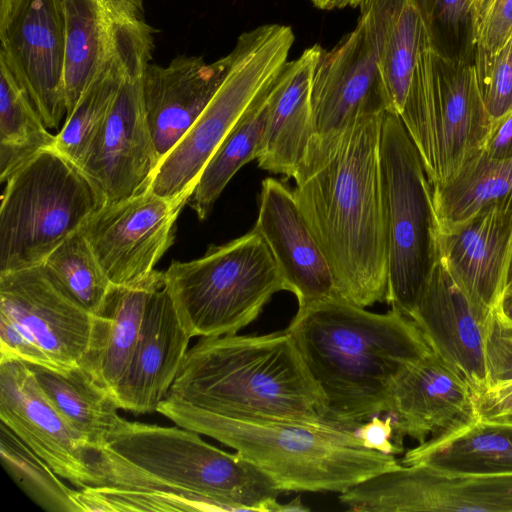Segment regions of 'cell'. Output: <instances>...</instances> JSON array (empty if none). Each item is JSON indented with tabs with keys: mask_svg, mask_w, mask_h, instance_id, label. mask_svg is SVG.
Wrapping results in <instances>:
<instances>
[{
	"mask_svg": "<svg viewBox=\"0 0 512 512\" xmlns=\"http://www.w3.org/2000/svg\"><path fill=\"white\" fill-rule=\"evenodd\" d=\"M385 113L361 118L311 150L294 178V197L331 268L336 294L364 308L386 302L387 294L380 166Z\"/></svg>",
	"mask_w": 512,
	"mask_h": 512,
	"instance_id": "1",
	"label": "cell"
},
{
	"mask_svg": "<svg viewBox=\"0 0 512 512\" xmlns=\"http://www.w3.org/2000/svg\"><path fill=\"white\" fill-rule=\"evenodd\" d=\"M286 329L324 397V421L352 430L387 414L396 377L431 351L397 309L373 313L338 295L298 309Z\"/></svg>",
	"mask_w": 512,
	"mask_h": 512,
	"instance_id": "2",
	"label": "cell"
},
{
	"mask_svg": "<svg viewBox=\"0 0 512 512\" xmlns=\"http://www.w3.org/2000/svg\"><path fill=\"white\" fill-rule=\"evenodd\" d=\"M238 418L325 422V400L287 329L200 337L164 399Z\"/></svg>",
	"mask_w": 512,
	"mask_h": 512,
	"instance_id": "3",
	"label": "cell"
},
{
	"mask_svg": "<svg viewBox=\"0 0 512 512\" xmlns=\"http://www.w3.org/2000/svg\"><path fill=\"white\" fill-rule=\"evenodd\" d=\"M200 435L177 425L125 419L103 444L88 450L94 486L189 495L222 511L280 512L281 492L267 475L238 452L219 449Z\"/></svg>",
	"mask_w": 512,
	"mask_h": 512,
	"instance_id": "4",
	"label": "cell"
},
{
	"mask_svg": "<svg viewBox=\"0 0 512 512\" xmlns=\"http://www.w3.org/2000/svg\"><path fill=\"white\" fill-rule=\"evenodd\" d=\"M157 412L233 448L281 493H342L401 466L394 455L365 448L354 430L327 422L230 417L165 400Z\"/></svg>",
	"mask_w": 512,
	"mask_h": 512,
	"instance_id": "5",
	"label": "cell"
},
{
	"mask_svg": "<svg viewBox=\"0 0 512 512\" xmlns=\"http://www.w3.org/2000/svg\"><path fill=\"white\" fill-rule=\"evenodd\" d=\"M165 283L191 337L237 334L286 285L263 237L252 229L197 259L172 261Z\"/></svg>",
	"mask_w": 512,
	"mask_h": 512,
	"instance_id": "6",
	"label": "cell"
},
{
	"mask_svg": "<svg viewBox=\"0 0 512 512\" xmlns=\"http://www.w3.org/2000/svg\"><path fill=\"white\" fill-rule=\"evenodd\" d=\"M294 43L291 27L265 24L242 33L229 55L217 92L177 144L164 156L149 187L184 206L198 179L229 131L276 79Z\"/></svg>",
	"mask_w": 512,
	"mask_h": 512,
	"instance_id": "7",
	"label": "cell"
},
{
	"mask_svg": "<svg viewBox=\"0 0 512 512\" xmlns=\"http://www.w3.org/2000/svg\"><path fill=\"white\" fill-rule=\"evenodd\" d=\"M101 206L81 169L54 147L6 181L0 208V273L44 262Z\"/></svg>",
	"mask_w": 512,
	"mask_h": 512,
	"instance_id": "8",
	"label": "cell"
},
{
	"mask_svg": "<svg viewBox=\"0 0 512 512\" xmlns=\"http://www.w3.org/2000/svg\"><path fill=\"white\" fill-rule=\"evenodd\" d=\"M386 251V302L409 317L439 261L432 186L399 115L386 112L380 140Z\"/></svg>",
	"mask_w": 512,
	"mask_h": 512,
	"instance_id": "9",
	"label": "cell"
},
{
	"mask_svg": "<svg viewBox=\"0 0 512 512\" xmlns=\"http://www.w3.org/2000/svg\"><path fill=\"white\" fill-rule=\"evenodd\" d=\"M66 116L107 68L143 75L151 64L153 28L142 0H62Z\"/></svg>",
	"mask_w": 512,
	"mask_h": 512,
	"instance_id": "10",
	"label": "cell"
},
{
	"mask_svg": "<svg viewBox=\"0 0 512 512\" xmlns=\"http://www.w3.org/2000/svg\"><path fill=\"white\" fill-rule=\"evenodd\" d=\"M360 7L355 28L332 50L323 51L316 67L311 89L313 140L309 152L361 118L391 112L378 69L372 8L369 1Z\"/></svg>",
	"mask_w": 512,
	"mask_h": 512,
	"instance_id": "11",
	"label": "cell"
},
{
	"mask_svg": "<svg viewBox=\"0 0 512 512\" xmlns=\"http://www.w3.org/2000/svg\"><path fill=\"white\" fill-rule=\"evenodd\" d=\"M351 511L512 512V476H452L401 465L340 493Z\"/></svg>",
	"mask_w": 512,
	"mask_h": 512,
	"instance_id": "12",
	"label": "cell"
},
{
	"mask_svg": "<svg viewBox=\"0 0 512 512\" xmlns=\"http://www.w3.org/2000/svg\"><path fill=\"white\" fill-rule=\"evenodd\" d=\"M183 206L147 187L127 199L100 206L81 233L113 285L141 280L170 248Z\"/></svg>",
	"mask_w": 512,
	"mask_h": 512,
	"instance_id": "13",
	"label": "cell"
},
{
	"mask_svg": "<svg viewBox=\"0 0 512 512\" xmlns=\"http://www.w3.org/2000/svg\"><path fill=\"white\" fill-rule=\"evenodd\" d=\"M0 40V59L27 92L45 125L58 128L66 114L62 0H12L0 18Z\"/></svg>",
	"mask_w": 512,
	"mask_h": 512,
	"instance_id": "14",
	"label": "cell"
},
{
	"mask_svg": "<svg viewBox=\"0 0 512 512\" xmlns=\"http://www.w3.org/2000/svg\"><path fill=\"white\" fill-rule=\"evenodd\" d=\"M142 76L122 79L103 126L78 166L101 206L149 187L159 164L144 108Z\"/></svg>",
	"mask_w": 512,
	"mask_h": 512,
	"instance_id": "15",
	"label": "cell"
},
{
	"mask_svg": "<svg viewBox=\"0 0 512 512\" xmlns=\"http://www.w3.org/2000/svg\"><path fill=\"white\" fill-rule=\"evenodd\" d=\"M0 315L42 350L56 368L79 366L93 315L75 302L43 264L0 273Z\"/></svg>",
	"mask_w": 512,
	"mask_h": 512,
	"instance_id": "16",
	"label": "cell"
},
{
	"mask_svg": "<svg viewBox=\"0 0 512 512\" xmlns=\"http://www.w3.org/2000/svg\"><path fill=\"white\" fill-rule=\"evenodd\" d=\"M0 419L61 478L94 486L88 444L49 402L28 363L0 359Z\"/></svg>",
	"mask_w": 512,
	"mask_h": 512,
	"instance_id": "17",
	"label": "cell"
},
{
	"mask_svg": "<svg viewBox=\"0 0 512 512\" xmlns=\"http://www.w3.org/2000/svg\"><path fill=\"white\" fill-rule=\"evenodd\" d=\"M491 312L470 300L439 258L409 318L431 350L479 392L489 386L484 344Z\"/></svg>",
	"mask_w": 512,
	"mask_h": 512,
	"instance_id": "18",
	"label": "cell"
},
{
	"mask_svg": "<svg viewBox=\"0 0 512 512\" xmlns=\"http://www.w3.org/2000/svg\"><path fill=\"white\" fill-rule=\"evenodd\" d=\"M387 414L401 448L405 437L420 444L478 417L471 386L432 350L396 377Z\"/></svg>",
	"mask_w": 512,
	"mask_h": 512,
	"instance_id": "19",
	"label": "cell"
},
{
	"mask_svg": "<svg viewBox=\"0 0 512 512\" xmlns=\"http://www.w3.org/2000/svg\"><path fill=\"white\" fill-rule=\"evenodd\" d=\"M493 125L474 64L437 50L431 114L436 180L432 187L444 183L483 150Z\"/></svg>",
	"mask_w": 512,
	"mask_h": 512,
	"instance_id": "20",
	"label": "cell"
},
{
	"mask_svg": "<svg viewBox=\"0 0 512 512\" xmlns=\"http://www.w3.org/2000/svg\"><path fill=\"white\" fill-rule=\"evenodd\" d=\"M265 240L298 309L336 294L331 268L310 232L294 193L283 182L262 181L253 228Z\"/></svg>",
	"mask_w": 512,
	"mask_h": 512,
	"instance_id": "21",
	"label": "cell"
},
{
	"mask_svg": "<svg viewBox=\"0 0 512 512\" xmlns=\"http://www.w3.org/2000/svg\"><path fill=\"white\" fill-rule=\"evenodd\" d=\"M440 260L470 300L485 312L497 305L512 256V210L488 207L439 227Z\"/></svg>",
	"mask_w": 512,
	"mask_h": 512,
	"instance_id": "22",
	"label": "cell"
},
{
	"mask_svg": "<svg viewBox=\"0 0 512 512\" xmlns=\"http://www.w3.org/2000/svg\"><path fill=\"white\" fill-rule=\"evenodd\" d=\"M191 335L164 283L152 294L126 374L115 399L125 411H157L188 351Z\"/></svg>",
	"mask_w": 512,
	"mask_h": 512,
	"instance_id": "23",
	"label": "cell"
},
{
	"mask_svg": "<svg viewBox=\"0 0 512 512\" xmlns=\"http://www.w3.org/2000/svg\"><path fill=\"white\" fill-rule=\"evenodd\" d=\"M228 65L229 55L213 63H206L201 56L178 55L166 66L150 64L146 68L142 96L159 162L207 107Z\"/></svg>",
	"mask_w": 512,
	"mask_h": 512,
	"instance_id": "24",
	"label": "cell"
},
{
	"mask_svg": "<svg viewBox=\"0 0 512 512\" xmlns=\"http://www.w3.org/2000/svg\"><path fill=\"white\" fill-rule=\"evenodd\" d=\"M323 49L315 44L287 61L273 82L256 160L263 170L295 178L313 140L311 89Z\"/></svg>",
	"mask_w": 512,
	"mask_h": 512,
	"instance_id": "25",
	"label": "cell"
},
{
	"mask_svg": "<svg viewBox=\"0 0 512 512\" xmlns=\"http://www.w3.org/2000/svg\"><path fill=\"white\" fill-rule=\"evenodd\" d=\"M165 281L164 271L125 285H111L93 322L79 366L115 398L136 346L147 305Z\"/></svg>",
	"mask_w": 512,
	"mask_h": 512,
	"instance_id": "26",
	"label": "cell"
},
{
	"mask_svg": "<svg viewBox=\"0 0 512 512\" xmlns=\"http://www.w3.org/2000/svg\"><path fill=\"white\" fill-rule=\"evenodd\" d=\"M401 464L452 476H512V419L476 417L408 450Z\"/></svg>",
	"mask_w": 512,
	"mask_h": 512,
	"instance_id": "27",
	"label": "cell"
},
{
	"mask_svg": "<svg viewBox=\"0 0 512 512\" xmlns=\"http://www.w3.org/2000/svg\"><path fill=\"white\" fill-rule=\"evenodd\" d=\"M375 21L378 69L391 112L404 107L428 22L420 0H368Z\"/></svg>",
	"mask_w": 512,
	"mask_h": 512,
	"instance_id": "28",
	"label": "cell"
},
{
	"mask_svg": "<svg viewBox=\"0 0 512 512\" xmlns=\"http://www.w3.org/2000/svg\"><path fill=\"white\" fill-rule=\"evenodd\" d=\"M42 392L89 448L103 444L125 420L114 396L80 366L64 371L29 364Z\"/></svg>",
	"mask_w": 512,
	"mask_h": 512,
	"instance_id": "29",
	"label": "cell"
},
{
	"mask_svg": "<svg viewBox=\"0 0 512 512\" xmlns=\"http://www.w3.org/2000/svg\"><path fill=\"white\" fill-rule=\"evenodd\" d=\"M432 192L439 227L488 207L512 210V157L496 159L481 151Z\"/></svg>",
	"mask_w": 512,
	"mask_h": 512,
	"instance_id": "30",
	"label": "cell"
},
{
	"mask_svg": "<svg viewBox=\"0 0 512 512\" xmlns=\"http://www.w3.org/2000/svg\"><path fill=\"white\" fill-rule=\"evenodd\" d=\"M272 84L246 109L204 167L190 198L191 207L200 220L209 216L216 200L236 172L256 159L266 124Z\"/></svg>",
	"mask_w": 512,
	"mask_h": 512,
	"instance_id": "31",
	"label": "cell"
},
{
	"mask_svg": "<svg viewBox=\"0 0 512 512\" xmlns=\"http://www.w3.org/2000/svg\"><path fill=\"white\" fill-rule=\"evenodd\" d=\"M29 95L0 59V180L5 181L40 151L54 146Z\"/></svg>",
	"mask_w": 512,
	"mask_h": 512,
	"instance_id": "32",
	"label": "cell"
},
{
	"mask_svg": "<svg viewBox=\"0 0 512 512\" xmlns=\"http://www.w3.org/2000/svg\"><path fill=\"white\" fill-rule=\"evenodd\" d=\"M0 459L18 487L48 512H83L78 490L69 488L59 475L4 423L0 424Z\"/></svg>",
	"mask_w": 512,
	"mask_h": 512,
	"instance_id": "33",
	"label": "cell"
},
{
	"mask_svg": "<svg viewBox=\"0 0 512 512\" xmlns=\"http://www.w3.org/2000/svg\"><path fill=\"white\" fill-rule=\"evenodd\" d=\"M41 264L75 302L92 315L98 312L112 284L80 230Z\"/></svg>",
	"mask_w": 512,
	"mask_h": 512,
	"instance_id": "34",
	"label": "cell"
},
{
	"mask_svg": "<svg viewBox=\"0 0 512 512\" xmlns=\"http://www.w3.org/2000/svg\"><path fill=\"white\" fill-rule=\"evenodd\" d=\"M125 76L128 74L118 68L103 70L66 116L62 129L55 135L53 147L77 166L103 126Z\"/></svg>",
	"mask_w": 512,
	"mask_h": 512,
	"instance_id": "35",
	"label": "cell"
},
{
	"mask_svg": "<svg viewBox=\"0 0 512 512\" xmlns=\"http://www.w3.org/2000/svg\"><path fill=\"white\" fill-rule=\"evenodd\" d=\"M78 500L83 512L222 511L217 505L207 500L189 495L112 486H90L79 489Z\"/></svg>",
	"mask_w": 512,
	"mask_h": 512,
	"instance_id": "36",
	"label": "cell"
},
{
	"mask_svg": "<svg viewBox=\"0 0 512 512\" xmlns=\"http://www.w3.org/2000/svg\"><path fill=\"white\" fill-rule=\"evenodd\" d=\"M437 50L444 56L471 61V0H420Z\"/></svg>",
	"mask_w": 512,
	"mask_h": 512,
	"instance_id": "37",
	"label": "cell"
},
{
	"mask_svg": "<svg viewBox=\"0 0 512 512\" xmlns=\"http://www.w3.org/2000/svg\"><path fill=\"white\" fill-rule=\"evenodd\" d=\"M512 37V0H489L473 26L472 62L481 76Z\"/></svg>",
	"mask_w": 512,
	"mask_h": 512,
	"instance_id": "38",
	"label": "cell"
},
{
	"mask_svg": "<svg viewBox=\"0 0 512 512\" xmlns=\"http://www.w3.org/2000/svg\"><path fill=\"white\" fill-rule=\"evenodd\" d=\"M477 80L486 110L495 122L512 109V37Z\"/></svg>",
	"mask_w": 512,
	"mask_h": 512,
	"instance_id": "39",
	"label": "cell"
},
{
	"mask_svg": "<svg viewBox=\"0 0 512 512\" xmlns=\"http://www.w3.org/2000/svg\"><path fill=\"white\" fill-rule=\"evenodd\" d=\"M484 346L489 385L512 380V322L496 307L486 325Z\"/></svg>",
	"mask_w": 512,
	"mask_h": 512,
	"instance_id": "40",
	"label": "cell"
},
{
	"mask_svg": "<svg viewBox=\"0 0 512 512\" xmlns=\"http://www.w3.org/2000/svg\"><path fill=\"white\" fill-rule=\"evenodd\" d=\"M0 353V359H18L28 364L58 370L42 350L28 340L13 322L2 315H0Z\"/></svg>",
	"mask_w": 512,
	"mask_h": 512,
	"instance_id": "41",
	"label": "cell"
},
{
	"mask_svg": "<svg viewBox=\"0 0 512 512\" xmlns=\"http://www.w3.org/2000/svg\"><path fill=\"white\" fill-rule=\"evenodd\" d=\"M478 417L491 420L512 419V380L489 385L473 392Z\"/></svg>",
	"mask_w": 512,
	"mask_h": 512,
	"instance_id": "42",
	"label": "cell"
},
{
	"mask_svg": "<svg viewBox=\"0 0 512 512\" xmlns=\"http://www.w3.org/2000/svg\"><path fill=\"white\" fill-rule=\"evenodd\" d=\"M354 431L367 449L391 455L402 453L404 450L393 442L394 429L390 415L384 419L379 415L373 416L360 424Z\"/></svg>",
	"mask_w": 512,
	"mask_h": 512,
	"instance_id": "43",
	"label": "cell"
},
{
	"mask_svg": "<svg viewBox=\"0 0 512 512\" xmlns=\"http://www.w3.org/2000/svg\"><path fill=\"white\" fill-rule=\"evenodd\" d=\"M482 151L491 158L512 157V109L494 122Z\"/></svg>",
	"mask_w": 512,
	"mask_h": 512,
	"instance_id": "44",
	"label": "cell"
},
{
	"mask_svg": "<svg viewBox=\"0 0 512 512\" xmlns=\"http://www.w3.org/2000/svg\"><path fill=\"white\" fill-rule=\"evenodd\" d=\"M496 308L512 322V285L504 288Z\"/></svg>",
	"mask_w": 512,
	"mask_h": 512,
	"instance_id": "45",
	"label": "cell"
},
{
	"mask_svg": "<svg viewBox=\"0 0 512 512\" xmlns=\"http://www.w3.org/2000/svg\"><path fill=\"white\" fill-rule=\"evenodd\" d=\"M311 3L322 10H333L346 7V0H310Z\"/></svg>",
	"mask_w": 512,
	"mask_h": 512,
	"instance_id": "46",
	"label": "cell"
},
{
	"mask_svg": "<svg viewBox=\"0 0 512 512\" xmlns=\"http://www.w3.org/2000/svg\"><path fill=\"white\" fill-rule=\"evenodd\" d=\"M489 0H471V18L473 26Z\"/></svg>",
	"mask_w": 512,
	"mask_h": 512,
	"instance_id": "47",
	"label": "cell"
},
{
	"mask_svg": "<svg viewBox=\"0 0 512 512\" xmlns=\"http://www.w3.org/2000/svg\"><path fill=\"white\" fill-rule=\"evenodd\" d=\"M511 285H512V256L510 259L508 273H507V280H506V286H511Z\"/></svg>",
	"mask_w": 512,
	"mask_h": 512,
	"instance_id": "48",
	"label": "cell"
},
{
	"mask_svg": "<svg viewBox=\"0 0 512 512\" xmlns=\"http://www.w3.org/2000/svg\"><path fill=\"white\" fill-rule=\"evenodd\" d=\"M368 0H346V7L347 6H350V7H355L357 5H361L362 3L366 2Z\"/></svg>",
	"mask_w": 512,
	"mask_h": 512,
	"instance_id": "49",
	"label": "cell"
},
{
	"mask_svg": "<svg viewBox=\"0 0 512 512\" xmlns=\"http://www.w3.org/2000/svg\"><path fill=\"white\" fill-rule=\"evenodd\" d=\"M12 0H0V7L5 9L11 4Z\"/></svg>",
	"mask_w": 512,
	"mask_h": 512,
	"instance_id": "50",
	"label": "cell"
}]
</instances>
